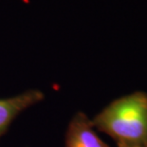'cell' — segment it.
<instances>
[{
  "label": "cell",
  "instance_id": "6da1fadb",
  "mask_svg": "<svg viewBox=\"0 0 147 147\" xmlns=\"http://www.w3.org/2000/svg\"><path fill=\"white\" fill-rule=\"evenodd\" d=\"M91 121L118 146L147 144V93L137 91L114 100Z\"/></svg>",
  "mask_w": 147,
  "mask_h": 147
},
{
  "label": "cell",
  "instance_id": "7a4b0ae2",
  "mask_svg": "<svg viewBox=\"0 0 147 147\" xmlns=\"http://www.w3.org/2000/svg\"><path fill=\"white\" fill-rule=\"evenodd\" d=\"M44 98L45 94L41 90L29 89L10 98L0 99V139L18 115L42 102Z\"/></svg>",
  "mask_w": 147,
  "mask_h": 147
},
{
  "label": "cell",
  "instance_id": "3957f363",
  "mask_svg": "<svg viewBox=\"0 0 147 147\" xmlns=\"http://www.w3.org/2000/svg\"><path fill=\"white\" fill-rule=\"evenodd\" d=\"M65 147H110L96 133L92 121L84 112H77L68 123Z\"/></svg>",
  "mask_w": 147,
  "mask_h": 147
},
{
  "label": "cell",
  "instance_id": "277c9868",
  "mask_svg": "<svg viewBox=\"0 0 147 147\" xmlns=\"http://www.w3.org/2000/svg\"><path fill=\"white\" fill-rule=\"evenodd\" d=\"M118 147H147V144H144V145H128V146H118Z\"/></svg>",
  "mask_w": 147,
  "mask_h": 147
}]
</instances>
